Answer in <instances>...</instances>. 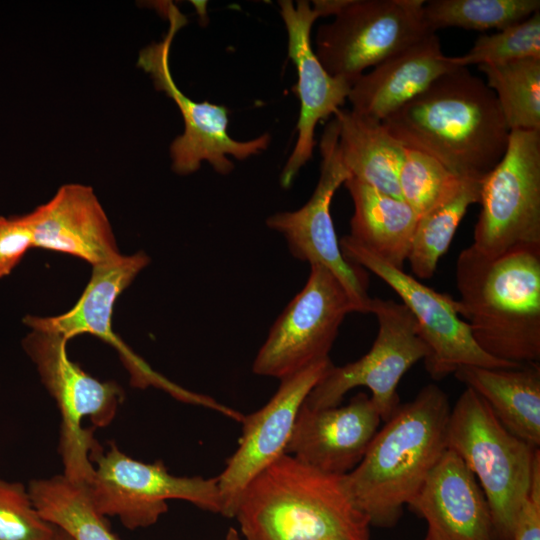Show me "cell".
I'll use <instances>...</instances> for the list:
<instances>
[{"label": "cell", "instance_id": "1", "mask_svg": "<svg viewBox=\"0 0 540 540\" xmlns=\"http://www.w3.org/2000/svg\"><path fill=\"white\" fill-rule=\"evenodd\" d=\"M382 123L402 146L474 181L500 162L510 135L494 92L467 67L443 74Z\"/></svg>", "mask_w": 540, "mask_h": 540}, {"label": "cell", "instance_id": "2", "mask_svg": "<svg viewBox=\"0 0 540 540\" xmlns=\"http://www.w3.org/2000/svg\"><path fill=\"white\" fill-rule=\"evenodd\" d=\"M234 518L245 540H370L346 477L284 453L246 487Z\"/></svg>", "mask_w": 540, "mask_h": 540}, {"label": "cell", "instance_id": "3", "mask_svg": "<svg viewBox=\"0 0 540 540\" xmlns=\"http://www.w3.org/2000/svg\"><path fill=\"white\" fill-rule=\"evenodd\" d=\"M461 317L490 356L519 364L540 360V246L486 255L472 245L455 270Z\"/></svg>", "mask_w": 540, "mask_h": 540}, {"label": "cell", "instance_id": "4", "mask_svg": "<svg viewBox=\"0 0 540 540\" xmlns=\"http://www.w3.org/2000/svg\"><path fill=\"white\" fill-rule=\"evenodd\" d=\"M450 403L436 384L400 404L371 441L346 482L371 525L387 528L420 489L447 450Z\"/></svg>", "mask_w": 540, "mask_h": 540}, {"label": "cell", "instance_id": "5", "mask_svg": "<svg viewBox=\"0 0 540 540\" xmlns=\"http://www.w3.org/2000/svg\"><path fill=\"white\" fill-rule=\"evenodd\" d=\"M447 447L459 455L479 482L491 511L496 540H512L540 448L510 433L469 388L451 408Z\"/></svg>", "mask_w": 540, "mask_h": 540}, {"label": "cell", "instance_id": "6", "mask_svg": "<svg viewBox=\"0 0 540 540\" xmlns=\"http://www.w3.org/2000/svg\"><path fill=\"white\" fill-rule=\"evenodd\" d=\"M22 344L60 411L63 475L86 484L94 471L91 455L95 445L82 422L89 418L95 426L109 425L123 392L115 382L99 381L71 361L66 351L67 340L60 335L32 330Z\"/></svg>", "mask_w": 540, "mask_h": 540}, {"label": "cell", "instance_id": "7", "mask_svg": "<svg viewBox=\"0 0 540 540\" xmlns=\"http://www.w3.org/2000/svg\"><path fill=\"white\" fill-rule=\"evenodd\" d=\"M91 460L94 471L85 486L94 508L103 516H117L128 529L155 524L171 499L221 514L217 477L175 476L162 462L135 460L116 446L105 453L95 449Z\"/></svg>", "mask_w": 540, "mask_h": 540}, {"label": "cell", "instance_id": "8", "mask_svg": "<svg viewBox=\"0 0 540 540\" xmlns=\"http://www.w3.org/2000/svg\"><path fill=\"white\" fill-rule=\"evenodd\" d=\"M423 0H345L316 34V56L325 70L352 85L363 72L431 32Z\"/></svg>", "mask_w": 540, "mask_h": 540}, {"label": "cell", "instance_id": "9", "mask_svg": "<svg viewBox=\"0 0 540 540\" xmlns=\"http://www.w3.org/2000/svg\"><path fill=\"white\" fill-rule=\"evenodd\" d=\"M473 243L486 255L540 246V131H510L500 162L481 181Z\"/></svg>", "mask_w": 540, "mask_h": 540}, {"label": "cell", "instance_id": "10", "mask_svg": "<svg viewBox=\"0 0 540 540\" xmlns=\"http://www.w3.org/2000/svg\"><path fill=\"white\" fill-rule=\"evenodd\" d=\"M339 245L348 262L373 272L401 298L428 348L424 361L433 379H443L461 366L505 369L522 366L496 359L478 346L468 323L461 318L458 300L424 285L360 245L350 235L343 236Z\"/></svg>", "mask_w": 540, "mask_h": 540}, {"label": "cell", "instance_id": "11", "mask_svg": "<svg viewBox=\"0 0 540 540\" xmlns=\"http://www.w3.org/2000/svg\"><path fill=\"white\" fill-rule=\"evenodd\" d=\"M169 22L160 42L143 48L137 65L148 73L158 91L164 92L177 105L184 120V132L170 146L172 169L180 175L196 172L207 161L219 174H229L234 166L228 155L244 160L268 147L270 135L263 134L249 141H237L228 134V109L208 101L196 102L187 97L174 82L169 65L172 41L186 17L171 2L159 5Z\"/></svg>", "mask_w": 540, "mask_h": 540}, {"label": "cell", "instance_id": "12", "mask_svg": "<svg viewBox=\"0 0 540 540\" xmlns=\"http://www.w3.org/2000/svg\"><path fill=\"white\" fill-rule=\"evenodd\" d=\"M369 313L378 321V333L371 349L354 362L333 365L310 391L304 406L310 409L338 406L345 394L358 386L371 391L370 398L384 422L400 405L397 386L415 363L427 358L428 348L404 304L372 298Z\"/></svg>", "mask_w": 540, "mask_h": 540}, {"label": "cell", "instance_id": "13", "mask_svg": "<svg viewBox=\"0 0 540 540\" xmlns=\"http://www.w3.org/2000/svg\"><path fill=\"white\" fill-rule=\"evenodd\" d=\"M356 308L340 281L310 265L308 279L272 325L252 370L280 380L329 357L339 328Z\"/></svg>", "mask_w": 540, "mask_h": 540}, {"label": "cell", "instance_id": "14", "mask_svg": "<svg viewBox=\"0 0 540 540\" xmlns=\"http://www.w3.org/2000/svg\"><path fill=\"white\" fill-rule=\"evenodd\" d=\"M338 135V122L334 118L325 126L321 137L320 176L306 204L295 211L275 213L267 218L266 224L283 235L295 258L328 269L343 285L356 312L369 313L372 298L367 290L366 273L344 258L330 214L335 192L350 177L340 157Z\"/></svg>", "mask_w": 540, "mask_h": 540}, {"label": "cell", "instance_id": "15", "mask_svg": "<svg viewBox=\"0 0 540 540\" xmlns=\"http://www.w3.org/2000/svg\"><path fill=\"white\" fill-rule=\"evenodd\" d=\"M149 262L147 254L137 252L118 254L94 265L85 290L69 311L53 317L28 315L23 322L32 330L54 333L67 341L84 333L94 335L117 350L133 386H154L180 401L207 407L210 403L208 396L186 390L154 371L112 330V313L117 298Z\"/></svg>", "mask_w": 540, "mask_h": 540}, {"label": "cell", "instance_id": "16", "mask_svg": "<svg viewBox=\"0 0 540 540\" xmlns=\"http://www.w3.org/2000/svg\"><path fill=\"white\" fill-rule=\"evenodd\" d=\"M332 366L328 357L280 380L263 407L244 415L238 447L217 477L221 515L234 518L249 483L285 453L303 402Z\"/></svg>", "mask_w": 540, "mask_h": 540}, {"label": "cell", "instance_id": "17", "mask_svg": "<svg viewBox=\"0 0 540 540\" xmlns=\"http://www.w3.org/2000/svg\"><path fill=\"white\" fill-rule=\"evenodd\" d=\"M280 14L288 33V55L297 69L298 81L293 88L300 100L297 123L298 138L280 177L282 187L288 188L299 170L312 157L315 146V127L348 99L352 84L330 75L312 49L310 33L313 23L322 17L308 1L280 0Z\"/></svg>", "mask_w": 540, "mask_h": 540}, {"label": "cell", "instance_id": "18", "mask_svg": "<svg viewBox=\"0 0 540 540\" xmlns=\"http://www.w3.org/2000/svg\"><path fill=\"white\" fill-rule=\"evenodd\" d=\"M381 420L364 392L343 406L310 409L302 404L285 453L324 473L347 475L362 460Z\"/></svg>", "mask_w": 540, "mask_h": 540}, {"label": "cell", "instance_id": "19", "mask_svg": "<svg viewBox=\"0 0 540 540\" xmlns=\"http://www.w3.org/2000/svg\"><path fill=\"white\" fill-rule=\"evenodd\" d=\"M408 505L427 522L424 540H496L478 481L448 448Z\"/></svg>", "mask_w": 540, "mask_h": 540}, {"label": "cell", "instance_id": "20", "mask_svg": "<svg viewBox=\"0 0 540 540\" xmlns=\"http://www.w3.org/2000/svg\"><path fill=\"white\" fill-rule=\"evenodd\" d=\"M25 215L34 247L69 254L92 266L120 254L108 217L89 186L65 184Z\"/></svg>", "mask_w": 540, "mask_h": 540}, {"label": "cell", "instance_id": "21", "mask_svg": "<svg viewBox=\"0 0 540 540\" xmlns=\"http://www.w3.org/2000/svg\"><path fill=\"white\" fill-rule=\"evenodd\" d=\"M457 67L443 54L436 33H429L361 75L348 95L351 110L382 122Z\"/></svg>", "mask_w": 540, "mask_h": 540}, {"label": "cell", "instance_id": "22", "mask_svg": "<svg viewBox=\"0 0 540 540\" xmlns=\"http://www.w3.org/2000/svg\"><path fill=\"white\" fill-rule=\"evenodd\" d=\"M453 375L490 407L513 435L540 447V365L518 368L461 366Z\"/></svg>", "mask_w": 540, "mask_h": 540}, {"label": "cell", "instance_id": "23", "mask_svg": "<svg viewBox=\"0 0 540 540\" xmlns=\"http://www.w3.org/2000/svg\"><path fill=\"white\" fill-rule=\"evenodd\" d=\"M354 204L350 237L393 266L407 261L418 215L402 199L349 177L344 182Z\"/></svg>", "mask_w": 540, "mask_h": 540}, {"label": "cell", "instance_id": "24", "mask_svg": "<svg viewBox=\"0 0 540 540\" xmlns=\"http://www.w3.org/2000/svg\"><path fill=\"white\" fill-rule=\"evenodd\" d=\"M334 118L339 127L340 157L350 177L402 199L398 178L404 146L381 121L342 108L335 112Z\"/></svg>", "mask_w": 540, "mask_h": 540}, {"label": "cell", "instance_id": "25", "mask_svg": "<svg viewBox=\"0 0 540 540\" xmlns=\"http://www.w3.org/2000/svg\"><path fill=\"white\" fill-rule=\"evenodd\" d=\"M27 489L39 514L74 540H118L94 508L85 484L61 474L34 479Z\"/></svg>", "mask_w": 540, "mask_h": 540}, {"label": "cell", "instance_id": "26", "mask_svg": "<svg viewBox=\"0 0 540 540\" xmlns=\"http://www.w3.org/2000/svg\"><path fill=\"white\" fill-rule=\"evenodd\" d=\"M480 189L481 181L466 180L451 198L419 217L407 257L417 278L434 276L469 206L479 203Z\"/></svg>", "mask_w": 540, "mask_h": 540}, {"label": "cell", "instance_id": "27", "mask_svg": "<svg viewBox=\"0 0 540 540\" xmlns=\"http://www.w3.org/2000/svg\"><path fill=\"white\" fill-rule=\"evenodd\" d=\"M510 131H540V58L478 65Z\"/></svg>", "mask_w": 540, "mask_h": 540}, {"label": "cell", "instance_id": "28", "mask_svg": "<svg viewBox=\"0 0 540 540\" xmlns=\"http://www.w3.org/2000/svg\"><path fill=\"white\" fill-rule=\"evenodd\" d=\"M540 11L539 0H432L425 1L427 28L458 27L468 30H503Z\"/></svg>", "mask_w": 540, "mask_h": 540}, {"label": "cell", "instance_id": "29", "mask_svg": "<svg viewBox=\"0 0 540 540\" xmlns=\"http://www.w3.org/2000/svg\"><path fill=\"white\" fill-rule=\"evenodd\" d=\"M404 148L398 178L400 194L420 217L456 194L466 180L429 155Z\"/></svg>", "mask_w": 540, "mask_h": 540}, {"label": "cell", "instance_id": "30", "mask_svg": "<svg viewBox=\"0 0 540 540\" xmlns=\"http://www.w3.org/2000/svg\"><path fill=\"white\" fill-rule=\"evenodd\" d=\"M524 58H540V11L494 34L478 37L466 54L451 57V61L456 66L467 67Z\"/></svg>", "mask_w": 540, "mask_h": 540}, {"label": "cell", "instance_id": "31", "mask_svg": "<svg viewBox=\"0 0 540 540\" xmlns=\"http://www.w3.org/2000/svg\"><path fill=\"white\" fill-rule=\"evenodd\" d=\"M56 532L23 484L0 478V540H54Z\"/></svg>", "mask_w": 540, "mask_h": 540}, {"label": "cell", "instance_id": "32", "mask_svg": "<svg viewBox=\"0 0 540 540\" xmlns=\"http://www.w3.org/2000/svg\"><path fill=\"white\" fill-rule=\"evenodd\" d=\"M33 246V236L26 215L0 216V278L5 277Z\"/></svg>", "mask_w": 540, "mask_h": 540}, {"label": "cell", "instance_id": "33", "mask_svg": "<svg viewBox=\"0 0 540 540\" xmlns=\"http://www.w3.org/2000/svg\"><path fill=\"white\" fill-rule=\"evenodd\" d=\"M512 540H540V458L535 463L530 490L518 516Z\"/></svg>", "mask_w": 540, "mask_h": 540}, {"label": "cell", "instance_id": "34", "mask_svg": "<svg viewBox=\"0 0 540 540\" xmlns=\"http://www.w3.org/2000/svg\"><path fill=\"white\" fill-rule=\"evenodd\" d=\"M223 540H243L240 533L233 527H230Z\"/></svg>", "mask_w": 540, "mask_h": 540}, {"label": "cell", "instance_id": "35", "mask_svg": "<svg viewBox=\"0 0 540 540\" xmlns=\"http://www.w3.org/2000/svg\"><path fill=\"white\" fill-rule=\"evenodd\" d=\"M54 540H74L69 534L57 527Z\"/></svg>", "mask_w": 540, "mask_h": 540}]
</instances>
